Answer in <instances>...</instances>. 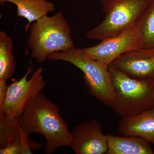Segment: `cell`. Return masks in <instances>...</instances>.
<instances>
[{
    "label": "cell",
    "instance_id": "16",
    "mask_svg": "<svg viewBox=\"0 0 154 154\" xmlns=\"http://www.w3.org/2000/svg\"><path fill=\"white\" fill-rule=\"evenodd\" d=\"M22 146L21 138L0 149L1 154H21Z\"/></svg>",
    "mask_w": 154,
    "mask_h": 154
},
{
    "label": "cell",
    "instance_id": "1",
    "mask_svg": "<svg viewBox=\"0 0 154 154\" xmlns=\"http://www.w3.org/2000/svg\"><path fill=\"white\" fill-rule=\"evenodd\" d=\"M18 121L27 135L36 133L44 136L45 154H52L60 147L70 146L71 132L58 107L41 92L28 100Z\"/></svg>",
    "mask_w": 154,
    "mask_h": 154
},
{
    "label": "cell",
    "instance_id": "15",
    "mask_svg": "<svg viewBox=\"0 0 154 154\" xmlns=\"http://www.w3.org/2000/svg\"><path fill=\"white\" fill-rule=\"evenodd\" d=\"M18 119L0 115V149L21 138Z\"/></svg>",
    "mask_w": 154,
    "mask_h": 154
},
{
    "label": "cell",
    "instance_id": "11",
    "mask_svg": "<svg viewBox=\"0 0 154 154\" xmlns=\"http://www.w3.org/2000/svg\"><path fill=\"white\" fill-rule=\"evenodd\" d=\"M107 154H154L150 143L137 136L107 134Z\"/></svg>",
    "mask_w": 154,
    "mask_h": 154
},
{
    "label": "cell",
    "instance_id": "17",
    "mask_svg": "<svg viewBox=\"0 0 154 154\" xmlns=\"http://www.w3.org/2000/svg\"><path fill=\"white\" fill-rule=\"evenodd\" d=\"M6 82L5 80H0V107L2 106L5 99L8 87Z\"/></svg>",
    "mask_w": 154,
    "mask_h": 154
},
{
    "label": "cell",
    "instance_id": "10",
    "mask_svg": "<svg viewBox=\"0 0 154 154\" xmlns=\"http://www.w3.org/2000/svg\"><path fill=\"white\" fill-rule=\"evenodd\" d=\"M118 131L122 135L139 137L154 145V107L134 116L122 118Z\"/></svg>",
    "mask_w": 154,
    "mask_h": 154
},
{
    "label": "cell",
    "instance_id": "4",
    "mask_svg": "<svg viewBox=\"0 0 154 154\" xmlns=\"http://www.w3.org/2000/svg\"><path fill=\"white\" fill-rule=\"evenodd\" d=\"M49 60H61L71 63L84 73V81L88 91L100 102L110 107L116 98L108 66L88 57L82 48L74 47L48 56Z\"/></svg>",
    "mask_w": 154,
    "mask_h": 154
},
{
    "label": "cell",
    "instance_id": "2",
    "mask_svg": "<svg viewBox=\"0 0 154 154\" xmlns=\"http://www.w3.org/2000/svg\"><path fill=\"white\" fill-rule=\"evenodd\" d=\"M29 28L28 46L38 63L51 54L75 47L71 28L60 11L51 17L44 16L31 23Z\"/></svg>",
    "mask_w": 154,
    "mask_h": 154
},
{
    "label": "cell",
    "instance_id": "6",
    "mask_svg": "<svg viewBox=\"0 0 154 154\" xmlns=\"http://www.w3.org/2000/svg\"><path fill=\"white\" fill-rule=\"evenodd\" d=\"M28 67L25 75L19 80H14L7 88L5 99L0 107V115L9 118H18L22 115L28 100L41 92L46 83L42 75L43 69L40 67L28 76L33 69Z\"/></svg>",
    "mask_w": 154,
    "mask_h": 154
},
{
    "label": "cell",
    "instance_id": "3",
    "mask_svg": "<svg viewBox=\"0 0 154 154\" xmlns=\"http://www.w3.org/2000/svg\"><path fill=\"white\" fill-rule=\"evenodd\" d=\"M108 69L116 93L110 107L121 118L154 107V80L134 79L110 65Z\"/></svg>",
    "mask_w": 154,
    "mask_h": 154
},
{
    "label": "cell",
    "instance_id": "9",
    "mask_svg": "<svg viewBox=\"0 0 154 154\" xmlns=\"http://www.w3.org/2000/svg\"><path fill=\"white\" fill-rule=\"evenodd\" d=\"M110 65L134 79L154 80V48L131 51Z\"/></svg>",
    "mask_w": 154,
    "mask_h": 154
},
{
    "label": "cell",
    "instance_id": "8",
    "mask_svg": "<svg viewBox=\"0 0 154 154\" xmlns=\"http://www.w3.org/2000/svg\"><path fill=\"white\" fill-rule=\"evenodd\" d=\"M70 147L76 154H106L108 148L107 134L97 119L84 122L73 128Z\"/></svg>",
    "mask_w": 154,
    "mask_h": 154
},
{
    "label": "cell",
    "instance_id": "7",
    "mask_svg": "<svg viewBox=\"0 0 154 154\" xmlns=\"http://www.w3.org/2000/svg\"><path fill=\"white\" fill-rule=\"evenodd\" d=\"M101 41L96 45L82 49L88 57L107 66L123 54L140 49L143 45L141 35L135 26Z\"/></svg>",
    "mask_w": 154,
    "mask_h": 154
},
{
    "label": "cell",
    "instance_id": "13",
    "mask_svg": "<svg viewBox=\"0 0 154 154\" xmlns=\"http://www.w3.org/2000/svg\"><path fill=\"white\" fill-rule=\"evenodd\" d=\"M13 42L5 31L0 32V80L7 81L13 75L17 66L12 54Z\"/></svg>",
    "mask_w": 154,
    "mask_h": 154
},
{
    "label": "cell",
    "instance_id": "12",
    "mask_svg": "<svg viewBox=\"0 0 154 154\" xmlns=\"http://www.w3.org/2000/svg\"><path fill=\"white\" fill-rule=\"evenodd\" d=\"M9 2L17 6V16L28 20L25 27L27 32L31 23L55 10V5L47 0H0L1 5Z\"/></svg>",
    "mask_w": 154,
    "mask_h": 154
},
{
    "label": "cell",
    "instance_id": "5",
    "mask_svg": "<svg viewBox=\"0 0 154 154\" xmlns=\"http://www.w3.org/2000/svg\"><path fill=\"white\" fill-rule=\"evenodd\" d=\"M151 0H101L105 17L87 32L91 39L102 40L118 35L134 27Z\"/></svg>",
    "mask_w": 154,
    "mask_h": 154
},
{
    "label": "cell",
    "instance_id": "14",
    "mask_svg": "<svg viewBox=\"0 0 154 154\" xmlns=\"http://www.w3.org/2000/svg\"><path fill=\"white\" fill-rule=\"evenodd\" d=\"M135 27L142 37L141 48H154V0H151L149 3Z\"/></svg>",
    "mask_w": 154,
    "mask_h": 154
}]
</instances>
